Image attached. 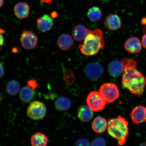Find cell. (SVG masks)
I'll list each match as a JSON object with an SVG mask.
<instances>
[{
	"mask_svg": "<svg viewBox=\"0 0 146 146\" xmlns=\"http://www.w3.org/2000/svg\"><path fill=\"white\" fill-rule=\"evenodd\" d=\"M121 62L123 67L122 88L127 89L138 97L143 96L146 85V77L136 69L137 62L127 58H123Z\"/></svg>",
	"mask_w": 146,
	"mask_h": 146,
	"instance_id": "6da1fadb",
	"label": "cell"
},
{
	"mask_svg": "<svg viewBox=\"0 0 146 146\" xmlns=\"http://www.w3.org/2000/svg\"><path fill=\"white\" fill-rule=\"evenodd\" d=\"M83 43L78 46L82 53L86 56L96 55L105 45L103 33L99 29L91 30L88 32Z\"/></svg>",
	"mask_w": 146,
	"mask_h": 146,
	"instance_id": "7a4b0ae2",
	"label": "cell"
},
{
	"mask_svg": "<svg viewBox=\"0 0 146 146\" xmlns=\"http://www.w3.org/2000/svg\"><path fill=\"white\" fill-rule=\"evenodd\" d=\"M108 123V134L117 140L119 145L125 144L129 134V123L125 118L119 115L109 119Z\"/></svg>",
	"mask_w": 146,
	"mask_h": 146,
	"instance_id": "3957f363",
	"label": "cell"
},
{
	"mask_svg": "<svg viewBox=\"0 0 146 146\" xmlns=\"http://www.w3.org/2000/svg\"><path fill=\"white\" fill-rule=\"evenodd\" d=\"M46 108L42 102L34 101L27 108V115L31 119L39 120L43 119L46 113Z\"/></svg>",
	"mask_w": 146,
	"mask_h": 146,
	"instance_id": "277c9868",
	"label": "cell"
},
{
	"mask_svg": "<svg viewBox=\"0 0 146 146\" xmlns=\"http://www.w3.org/2000/svg\"><path fill=\"white\" fill-rule=\"evenodd\" d=\"M99 92L107 103H112L119 97L120 93L117 86L112 83L104 84L100 87Z\"/></svg>",
	"mask_w": 146,
	"mask_h": 146,
	"instance_id": "5b68a950",
	"label": "cell"
},
{
	"mask_svg": "<svg viewBox=\"0 0 146 146\" xmlns=\"http://www.w3.org/2000/svg\"><path fill=\"white\" fill-rule=\"evenodd\" d=\"M86 102L91 110L95 112L103 110L107 103L100 92L96 91L89 93L87 96Z\"/></svg>",
	"mask_w": 146,
	"mask_h": 146,
	"instance_id": "8992f818",
	"label": "cell"
},
{
	"mask_svg": "<svg viewBox=\"0 0 146 146\" xmlns=\"http://www.w3.org/2000/svg\"><path fill=\"white\" fill-rule=\"evenodd\" d=\"M23 47L27 50H32L37 44L38 39L35 34L31 31H23L20 38Z\"/></svg>",
	"mask_w": 146,
	"mask_h": 146,
	"instance_id": "52a82bcc",
	"label": "cell"
},
{
	"mask_svg": "<svg viewBox=\"0 0 146 146\" xmlns=\"http://www.w3.org/2000/svg\"><path fill=\"white\" fill-rule=\"evenodd\" d=\"M104 68L98 62H94L88 64L85 69V72L87 77L93 81H96L103 74Z\"/></svg>",
	"mask_w": 146,
	"mask_h": 146,
	"instance_id": "ba28073f",
	"label": "cell"
},
{
	"mask_svg": "<svg viewBox=\"0 0 146 146\" xmlns=\"http://www.w3.org/2000/svg\"><path fill=\"white\" fill-rule=\"evenodd\" d=\"M133 123L137 125L146 122V107L140 105L134 108L130 113Z\"/></svg>",
	"mask_w": 146,
	"mask_h": 146,
	"instance_id": "9c48e42d",
	"label": "cell"
},
{
	"mask_svg": "<svg viewBox=\"0 0 146 146\" xmlns=\"http://www.w3.org/2000/svg\"><path fill=\"white\" fill-rule=\"evenodd\" d=\"M54 25L53 19L52 16L44 14L41 16L36 21V26L38 30L42 33L49 31Z\"/></svg>",
	"mask_w": 146,
	"mask_h": 146,
	"instance_id": "30bf717a",
	"label": "cell"
},
{
	"mask_svg": "<svg viewBox=\"0 0 146 146\" xmlns=\"http://www.w3.org/2000/svg\"><path fill=\"white\" fill-rule=\"evenodd\" d=\"M142 44L140 40L136 37L129 38L125 41L124 47L127 52L131 54H136L141 50Z\"/></svg>",
	"mask_w": 146,
	"mask_h": 146,
	"instance_id": "8fae6325",
	"label": "cell"
},
{
	"mask_svg": "<svg viewBox=\"0 0 146 146\" xmlns=\"http://www.w3.org/2000/svg\"><path fill=\"white\" fill-rule=\"evenodd\" d=\"M104 25L109 30H117L121 27V20L117 15H111L107 16L106 18L104 21Z\"/></svg>",
	"mask_w": 146,
	"mask_h": 146,
	"instance_id": "7c38bea8",
	"label": "cell"
},
{
	"mask_svg": "<svg viewBox=\"0 0 146 146\" xmlns=\"http://www.w3.org/2000/svg\"><path fill=\"white\" fill-rule=\"evenodd\" d=\"M14 12L18 19H25L28 17L30 14V7L26 3H18L14 7Z\"/></svg>",
	"mask_w": 146,
	"mask_h": 146,
	"instance_id": "4fadbf2b",
	"label": "cell"
},
{
	"mask_svg": "<svg viewBox=\"0 0 146 146\" xmlns=\"http://www.w3.org/2000/svg\"><path fill=\"white\" fill-rule=\"evenodd\" d=\"M36 94L35 90L28 86L24 87L19 91V97L22 101L25 103H29L33 100Z\"/></svg>",
	"mask_w": 146,
	"mask_h": 146,
	"instance_id": "5bb4252c",
	"label": "cell"
},
{
	"mask_svg": "<svg viewBox=\"0 0 146 146\" xmlns=\"http://www.w3.org/2000/svg\"><path fill=\"white\" fill-rule=\"evenodd\" d=\"M74 44V40L69 35L64 34L60 35L57 40L58 47L63 50H67L70 49Z\"/></svg>",
	"mask_w": 146,
	"mask_h": 146,
	"instance_id": "9a60e30c",
	"label": "cell"
},
{
	"mask_svg": "<svg viewBox=\"0 0 146 146\" xmlns=\"http://www.w3.org/2000/svg\"><path fill=\"white\" fill-rule=\"evenodd\" d=\"M93 111L88 106L83 105L78 109L77 112V117L81 121L88 122L90 121L94 116Z\"/></svg>",
	"mask_w": 146,
	"mask_h": 146,
	"instance_id": "2e32d148",
	"label": "cell"
},
{
	"mask_svg": "<svg viewBox=\"0 0 146 146\" xmlns=\"http://www.w3.org/2000/svg\"><path fill=\"white\" fill-rule=\"evenodd\" d=\"M108 123L105 118L97 117L94 119L92 124L93 130L97 133L105 132L107 129Z\"/></svg>",
	"mask_w": 146,
	"mask_h": 146,
	"instance_id": "e0dca14e",
	"label": "cell"
},
{
	"mask_svg": "<svg viewBox=\"0 0 146 146\" xmlns=\"http://www.w3.org/2000/svg\"><path fill=\"white\" fill-rule=\"evenodd\" d=\"M48 142V138L46 135L41 132L35 133L31 137V145L33 146H47Z\"/></svg>",
	"mask_w": 146,
	"mask_h": 146,
	"instance_id": "ac0fdd59",
	"label": "cell"
},
{
	"mask_svg": "<svg viewBox=\"0 0 146 146\" xmlns=\"http://www.w3.org/2000/svg\"><path fill=\"white\" fill-rule=\"evenodd\" d=\"M88 29L84 25H78L75 27L72 31V35L75 40L81 41L84 39L88 32Z\"/></svg>",
	"mask_w": 146,
	"mask_h": 146,
	"instance_id": "d6986e66",
	"label": "cell"
},
{
	"mask_svg": "<svg viewBox=\"0 0 146 146\" xmlns=\"http://www.w3.org/2000/svg\"><path fill=\"white\" fill-rule=\"evenodd\" d=\"M123 67L121 61L115 60L109 64L108 72L110 76L117 78L123 74Z\"/></svg>",
	"mask_w": 146,
	"mask_h": 146,
	"instance_id": "ffe728a7",
	"label": "cell"
},
{
	"mask_svg": "<svg viewBox=\"0 0 146 146\" xmlns=\"http://www.w3.org/2000/svg\"><path fill=\"white\" fill-rule=\"evenodd\" d=\"M54 105L57 110L64 111L70 108L71 102L68 98L64 96H60L56 100Z\"/></svg>",
	"mask_w": 146,
	"mask_h": 146,
	"instance_id": "44dd1931",
	"label": "cell"
},
{
	"mask_svg": "<svg viewBox=\"0 0 146 146\" xmlns=\"http://www.w3.org/2000/svg\"><path fill=\"white\" fill-rule=\"evenodd\" d=\"M87 16L89 20L93 22H96L101 19L102 12L99 7L93 6L89 9L87 13Z\"/></svg>",
	"mask_w": 146,
	"mask_h": 146,
	"instance_id": "7402d4cb",
	"label": "cell"
},
{
	"mask_svg": "<svg viewBox=\"0 0 146 146\" xmlns=\"http://www.w3.org/2000/svg\"><path fill=\"white\" fill-rule=\"evenodd\" d=\"M21 89V85L16 80L10 81L7 83L6 90L8 94L11 96H16L19 92Z\"/></svg>",
	"mask_w": 146,
	"mask_h": 146,
	"instance_id": "603a6c76",
	"label": "cell"
},
{
	"mask_svg": "<svg viewBox=\"0 0 146 146\" xmlns=\"http://www.w3.org/2000/svg\"><path fill=\"white\" fill-rule=\"evenodd\" d=\"M64 78L67 84L71 85L74 83L75 78L73 73L69 69H65L63 72Z\"/></svg>",
	"mask_w": 146,
	"mask_h": 146,
	"instance_id": "cb8c5ba5",
	"label": "cell"
},
{
	"mask_svg": "<svg viewBox=\"0 0 146 146\" xmlns=\"http://www.w3.org/2000/svg\"><path fill=\"white\" fill-rule=\"evenodd\" d=\"M27 86L33 90H35L39 86V84H38L37 80L35 79H34V78L29 80L27 81Z\"/></svg>",
	"mask_w": 146,
	"mask_h": 146,
	"instance_id": "d4e9b609",
	"label": "cell"
},
{
	"mask_svg": "<svg viewBox=\"0 0 146 146\" xmlns=\"http://www.w3.org/2000/svg\"><path fill=\"white\" fill-rule=\"evenodd\" d=\"M106 143L105 140L102 138H98L96 139L92 142V146H105Z\"/></svg>",
	"mask_w": 146,
	"mask_h": 146,
	"instance_id": "484cf974",
	"label": "cell"
},
{
	"mask_svg": "<svg viewBox=\"0 0 146 146\" xmlns=\"http://www.w3.org/2000/svg\"><path fill=\"white\" fill-rule=\"evenodd\" d=\"M4 33V31L0 28V50L3 48L5 45V38L3 36Z\"/></svg>",
	"mask_w": 146,
	"mask_h": 146,
	"instance_id": "4316f807",
	"label": "cell"
},
{
	"mask_svg": "<svg viewBox=\"0 0 146 146\" xmlns=\"http://www.w3.org/2000/svg\"><path fill=\"white\" fill-rule=\"evenodd\" d=\"M77 146H89L90 145L88 140L85 139H80L76 142Z\"/></svg>",
	"mask_w": 146,
	"mask_h": 146,
	"instance_id": "83f0119b",
	"label": "cell"
},
{
	"mask_svg": "<svg viewBox=\"0 0 146 146\" xmlns=\"http://www.w3.org/2000/svg\"><path fill=\"white\" fill-rule=\"evenodd\" d=\"M5 73L4 66L3 63L0 62V78L4 75Z\"/></svg>",
	"mask_w": 146,
	"mask_h": 146,
	"instance_id": "f1b7e54d",
	"label": "cell"
},
{
	"mask_svg": "<svg viewBox=\"0 0 146 146\" xmlns=\"http://www.w3.org/2000/svg\"><path fill=\"white\" fill-rule=\"evenodd\" d=\"M142 44L145 48L146 49V34L142 36Z\"/></svg>",
	"mask_w": 146,
	"mask_h": 146,
	"instance_id": "f546056e",
	"label": "cell"
},
{
	"mask_svg": "<svg viewBox=\"0 0 146 146\" xmlns=\"http://www.w3.org/2000/svg\"><path fill=\"white\" fill-rule=\"evenodd\" d=\"M141 23L142 25L146 26V17H144L141 20Z\"/></svg>",
	"mask_w": 146,
	"mask_h": 146,
	"instance_id": "4dcf8cb0",
	"label": "cell"
},
{
	"mask_svg": "<svg viewBox=\"0 0 146 146\" xmlns=\"http://www.w3.org/2000/svg\"><path fill=\"white\" fill-rule=\"evenodd\" d=\"M57 13H56L54 12L52 14V18H56L57 16Z\"/></svg>",
	"mask_w": 146,
	"mask_h": 146,
	"instance_id": "1f68e13d",
	"label": "cell"
},
{
	"mask_svg": "<svg viewBox=\"0 0 146 146\" xmlns=\"http://www.w3.org/2000/svg\"><path fill=\"white\" fill-rule=\"evenodd\" d=\"M4 3V0H0V8H1Z\"/></svg>",
	"mask_w": 146,
	"mask_h": 146,
	"instance_id": "d6a6232c",
	"label": "cell"
},
{
	"mask_svg": "<svg viewBox=\"0 0 146 146\" xmlns=\"http://www.w3.org/2000/svg\"><path fill=\"white\" fill-rule=\"evenodd\" d=\"M2 100V98L1 97V96H0V102H1Z\"/></svg>",
	"mask_w": 146,
	"mask_h": 146,
	"instance_id": "836d02e7",
	"label": "cell"
},
{
	"mask_svg": "<svg viewBox=\"0 0 146 146\" xmlns=\"http://www.w3.org/2000/svg\"><path fill=\"white\" fill-rule=\"evenodd\" d=\"M100 1H102V0H100Z\"/></svg>",
	"mask_w": 146,
	"mask_h": 146,
	"instance_id": "e575fe53",
	"label": "cell"
}]
</instances>
